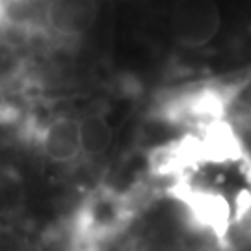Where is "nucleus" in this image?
Returning <instances> with one entry per match:
<instances>
[{"label":"nucleus","mask_w":251,"mask_h":251,"mask_svg":"<svg viewBox=\"0 0 251 251\" xmlns=\"http://www.w3.org/2000/svg\"><path fill=\"white\" fill-rule=\"evenodd\" d=\"M170 25L177 41L192 49L212 43L222 30V9L216 0H175Z\"/></svg>","instance_id":"1"},{"label":"nucleus","mask_w":251,"mask_h":251,"mask_svg":"<svg viewBox=\"0 0 251 251\" xmlns=\"http://www.w3.org/2000/svg\"><path fill=\"white\" fill-rule=\"evenodd\" d=\"M43 151L52 162H73L82 154L80 123L71 117H58L43 134Z\"/></svg>","instance_id":"2"},{"label":"nucleus","mask_w":251,"mask_h":251,"mask_svg":"<svg viewBox=\"0 0 251 251\" xmlns=\"http://www.w3.org/2000/svg\"><path fill=\"white\" fill-rule=\"evenodd\" d=\"M95 11V0H54L49 9V19L56 30L78 36L90 28Z\"/></svg>","instance_id":"3"},{"label":"nucleus","mask_w":251,"mask_h":251,"mask_svg":"<svg viewBox=\"0 0 251 251\" xmlns=\"http://www.w3.org/2000/svg\"><path fill=\"white\" fill-rule=\"evenodd\" d=\"M80 123V144L82 154L86 156H100L110 149L112 145V126L100 116H88Z\"/></svg>","instance_id":"4"}]
</instances>
